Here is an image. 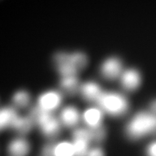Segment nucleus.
<instances>
[{"label": "nucleus", "mask_w": 156, "mask_h": 156, "mask_svg": "<svg viewBox=\"0 0 156 156\" xmlns=\"http://www.w3.org/2000/svg\"><path fill=\"white\" fill-rule=\"evenodd\" d=\"M128 136L137 139L156 133V114L153 112L139 113L131 120L127 128Z\"/></svg>", "instance_id": "obj_1"}, {"label": "nucleus", "mask_w": 156, "mask_h": 156, "mask_svg": "<svg viewBox=\"0 0 156 156\" xmlns=\"http://www.w3.org/2000/svg\"><path fill=\"white\" fill-rule=\"evenodd\" d=\"M96 101L103 111L113 115H121L128 109L127 99L118 93L103 92Z\"/></svg>", "instance_id": "obj_2"}, {"label": "nucleus", "mask_w": 156, "mask_h": 156, "mask_svg": "<svg viewBox=\"0 0 156 156\" xmlns=\"http://www.w3.org/2000/svg\"><path fill=\"white\" fill-rule=\"evenodd\" d=\"M30 118L40 126L43 133L47 136L56 135L59 130V122L55 117L39 107L32 109Z\"/></svg>", "instance_id": "obj_3"}, {"label": "nucleus", "mask_w": 156, "mask_h": 156, "mask_svg": "<svg viewBox=\"0 0 156 156\" xmlns=\"http://www.w3.org/2000/svg\"><path fill=\"white\" fill-rule=\"evenodd\" d=\"M101 69L103 75L111 79L121 76L124 70L119 59L114 57L108 58L104 62Z\"/></svg>", "instance_id": "obj_4"}, {"label": "nucleus", "mask_w": 156, "mask_h": 156, "mask_svg": "<svg viewBox=\"0 0 156 156\" xmlns=\"http://www.w3.org/2000/svg\"><path fill=\"white\" fill-rule=\"evenodd\" d=\"M61 95L55 91L45 92L38 100L39 107L46 111L50 112L57 108L61 103Z\"/></svg>", "instance_id": "obj_5"}, {"label": "nucleus", "mask_w": 156, "mask_h": 156, "mask_svg": "<svg viewBox=\"0 0 156 156\" xmlns=\"http://www.w3.org/2000/svg\"><path fill=\"white\" fill-rule=\"evenodd\" d=\"M120 77L123 87L129 90L137 89L141 82L140 74L134 69L124 70Z\"/></svg>", "instance_id": "obj_6"}, {"label": "nucleus", "mask_w": 156, "mask_h": 156, "mask_svg": "<svg viewBox=\"0 0 156 156\" xmlns=\"http://www.w3.org/2000/svg\"><path fill=\"white\" fill-rule=\"evenodd\" d=\"M83 119L85 122L91 128H96L101 126L103 115L98 109L90 108L84 113Z\"/></svg>", "instance_id": "obj_7"}, {"label": "nucleus", "mask_w": 156, "mask_h": 156, "mask_svg": "<svg viewBox=\"0 0 156 156\" xmlns=\"http://www.w3.org/2000/svg\"><path fill=\"white\" fill-rule=\"evenodd\" d=\"M82 95L85 98L90 101H96L103 91L97 84L89 82L82 85L80 88Z\"/></svg>", "instance_id": "obj_8"}, {"label": "nucleus", "mask_w": 156, "mask_h": 156, "mask_svg": "<svg viewBox=\"0 0 156 156\" xmlns=\"http://www.w3.org/2000/svg\"><path fill=\"white\" fill-rule=\"evenodd\" d=\"M16 111L11 108H3L0 114L1 128L11 127L14 128L15 123L19 119Z\"/></svg>", "instance_id": "obj_9"}, {"label": "nucleus", "mask_w": 156, "mask_h": 156, "mask_svg": "<svg viewBox=\"0 0 156 156\" xmlns=\"http://www.w3.org/2000/svg\"><path fill=\"white\" fill-rule=\"evenodd\" d=\"M30 150L29 144L25 140H15L10 144L9 151L12 156H26Z\"/></svg>", "instance_id": "obj_10"}, {"label": "nucleus", "mask_w": 156, "mask_h": 156, "mask_svg": "<svg viewBox=\"0 0 156 156\" xmlns=\"http://www.w3.org/2000/svg\"><path fill=\"white\" fill-rule=\"evenodd\" d=\"M62 122L68 126H73L78 123L80 118L79 112L75 108L68 107L64 109L61 115Z\"/></svg>", "instance_id": "obj_11"}, {"label": "nucleus", "mask_w": 156, "mask_h": 156, "mask_svg": "<svg viewBox=\"0 0 156 156\" xmlns=\"http://www.w3.org/2000/svg\"><path fill=\"white\" fill-rule=\"evenodd\" d=\"M77 76L62 77L60 81L61 87L70 94H74L78 89Z\"/></svg>", "instance_id": "obj_12"}, {"label": "nucleus", "mask_w": 156, "mask_h": 156, "mask_svg": "<svg viewBox=\"0 0 156 156\" xmlns=\"http://www.w3.org/2000/svg\"><path fill=\"white\" fill-rule=\"evenodd\" d=\"M54 156H74L73 144L65 142L55 145Z\"/></svg>", "instance_id": "obj_13"}, {"label": "nucleus", "mask_w": 156, "mask_h": 156, "mask_svg": "<svg viewBox=\"0 0 156 156\" xmlns=\"http://www.w3.org/2000/svg\"><path fill=\"white\" fill-rule=\"evenodd\" d=\"M33 121L30 117H19L14 128L21 134H26L32 127Z\"/></svg>", "instance_id": "obj_14"}, {"label": "nucleus", "mask_w": 156, "mask_h": 156, "mask_svg": "<svg viewBox=\"0 0 156 156\" xmlns=\"http://www.w3.org/2000/svg\"><path fill=\"white\" fill-rule=\"evenodd\" d=\"M89 142L84 140L74 139L73 144L74 150V156H87Z\"/></svg>", "instance_id": "obj_15"}, {"label": "nucleus", "mask_w": 156, "mask_h": 156, "mask_svg": "<svg viewBox=\"0 0 156 156\" xmlns=\"http://www.w3.org/2000/svg\"><path fill=\"white\" fill-rule=\"evenodd\" d=\"M13 101L17 106L23 107L28 104L30 96L28 93L25 91H19L14 95Z\"/></svg>", "instance_id": "obj_16"}, {"label": "nucleus", "mask_w": 156, "mask_h": 156, "mask_svg": "<svg viewBox=\"0 0 156 156\" xmlns=\"http://www.w3.org/2000/svg\"><path fill=\"white\" fill-rule=\"evenodd\" d=\"M73 136L74 139L84 140L89 142L92 140V134L91 131L87 129H77L74 132Z\"/></svg>", "instance_id": "obj_17"}, {"label": "nucleus", "mask_w": 156, "mask_h": 156, "mask_svg": "<svg viewBox=\"0 0 156 156\" xmlns=\"http://www.w3.org/2000/svg\"><path fill=\"white\" fill-rule=\"evenodd\" d=\"M90 130L92 134V140L99 142L103 140L105 137L106 132L103 126L91 128Z\"/></svg>", "instance_id": "obj_18"}, {"label": "nucleus", "mask_w": 156, "mask_h": 156, "mask_svg": "<svg viewBox=\"0 0 156 156\" xmlns=\"http://www.w3.org/2000/svg\"><path fill=\"white\" fill-rule=\"evenodd\" d=\"M55 145L54 144H49L45 146L43 150L44 156H54V149Z\"/></svg>", "instance_id": "obj_19"}, {"label": "nucleus", "mask_w": 156, "mask_h": 156, "mask_svg": "<svg viewBox=\"0 0 156 156\" xmlns=\"http://www.w3.org/2000/svg\"><path fill=\"white\" fill-rule=\"evenodd\" d=\"M87 156H104V154L100 148H95L89 151Z\"/></svg>", "instance_id": "obj_20"}, {"label": "nucleus", "mask_w": 156, "mask_h": 156, "mask_svg": "<svg viewBox=\"0 0 156 156\" xmlns=\"http://www.w3.org/2000/svg\"><path fill=\"white\" fill-rule=\"evenodd\" d=\"M147 154L148 156H156V141L148 147Z\"/></svg>", "instance_id": "obj_21"}, {"label": "nucleus", "mask_w": 156, "mask_h": 156, "mask_svg": "<svg viewBox=\"0 0 156 156\" xmlns=\"http://www.w3.org/2000/svg\"><path fill=\"white\" fill-rule=\"evenodd\" d=\"M151 112L156 114V100L152 102L151 105Z\"/></svg>", "instance_id": "obj_22"}]
</instances>
